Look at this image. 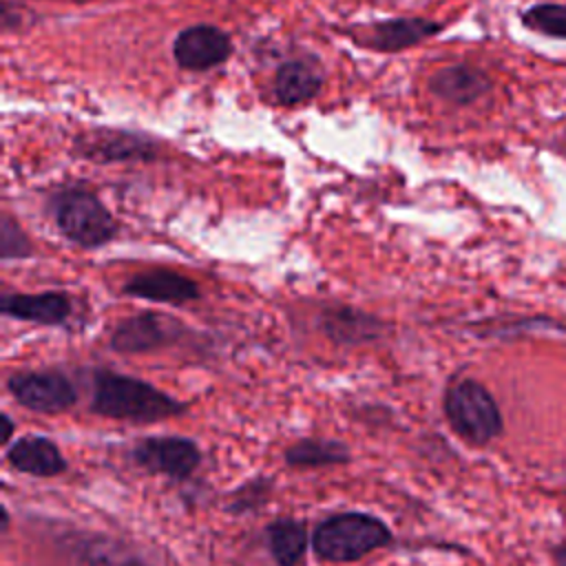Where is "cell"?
<instances>
[{
    "instance_id": "obj_1",
    "label": "cell",
    "mask_w": 566,
    "mask_h": 566,
    "mask_svg": "<svg viewBox=\"0 0 566 566\" xmlns=\"http://www.w3.org/2000/svg\"><path fill=\"white\" fill-rule=\"evenodd\" d=\"M186 409V402H179L142 378L111 369H97L93 374L91 411L97 416L130 422H157L181 416Z\"/></svg>"
},
{
    "instance_id": "obj_2",
    "label": "cell",
    "mask_w": 566,
    "mask_h": 566,
    "mask_svg": "<svg viewBox=\"0 0 566 566\" xmlns=\"http://www.w3.org/2000/svg\"><path fill=\"white\" fill-rule=\"evenodd\" d=\"M389 526L369 513L347 511L323 520L312 535L314 553L325 562H356L371 551L389 546Z\"/></svg>"
},
{
    "instance_id": "obj_3",
    "label": "cell",
    "mask_w": 566,
    "mask_h": 566,
    "mask_svg": "<svg viewBox=\"0 0 566 566\" xmlns=\"http://www.w3.org/2000/svg\"><path fill=\"white\" fill-rule=\"evenodd\" d=\"M51 214L57 230L80 248L106 245L119 232V223L99 197L86 188H64L51 197Z\"/></svg>"
},
{
    "instance_id": "obj_4",
    "label": "cell",
    "mask_w": 566,
    "mask_h": 566,
    "mask_svg": "<svg viewBox=\"0 0 566 566\" xmlns=\"http://www.w3.org/2000/svg\"><path fill=\"white\" fill-rule=\"evenodd\" d=\"M444 416L451 429L471 444H486L502 431V416L495 398L473 378H460L447 387Z\"/></svg>"
},
{
    "instance_id": "obj_5",
    "label": "cell",
    "mask_w": 566,
    "mask_h": 566,
    "mask_svg": "<svg viewBox=\"0 0 566 566\" xmlns=\"http://www.w3.org/2000/svg\"><path fill=\"white\" fill-rule=\"evenodd\" d=\"M7 389L18 405L46 416L64 413L77 402L73 380L57 369L13 374L7 380Z\"/></svg>"
},
{
    "instance_id": "obj_6",
    "label": "cell",
    "mask_w": 566,
    "mask_h": 566,
    "mask_svg": "<svg viewBox=\"0 0 566 566\" xmlns=\"http://www.w3.org/2000/svg\"><path fill=\"white\" fill-rule=\"evenodd\" d=\"M130 455L139 469L172 480H188L201 464V451L197 442L181 436L142 438L133 447Z\"/></svg>"
},
{
    "instance_id": "obj_7",
    "label": "cell",
    "mask_w": 566,
    "mask_h": 566,
    "mask_svg": "<svg viewBox=\"0 0 566 566\" xmlns=\"http://www.w3.org/2000/svg\"><path fill=\"white\" fill-rule=\"evenodd\" d=\"M186 325L168 314L142 312L122 321L111 334V349L117 354H144L159 347L175 345L184 334Z\"/></svg>"
},
{
    "instance_id": "obj_8",
    "label": "cell",
    "mask_w": 566,
    "mask_h": 566,
    "mask_svg": "<svg viewBox=\"0 0 566 566\" xmlns=\"http://www.w3.org/2000/svg\"><path fill=\"white\" fill-rule=\"evenodd\" d=\"M75 153L97 164L153 161L159 155V144L142 133L102 128L80 135L75 139Z\"/></svg>"
},
{
    "instance_id": "obj_9",
    "label": "cell",
    "mask_w": 566,
    "mask_h": 566,
    "mask_svg": "<svg viewBox=\"0 0 566 566\" xmlns=\"http://www.w3.org/2000/svg\"><path fill=\"white\" fill-rule=\"evenodd\" d=\"M232 53L230 35L214 24H192L172 40V57L186 71H208Z\"/></svg>"
},
{
    "instance_id": "obj_10",
    "label": "cell",
    "mask_w": 566,
    "mask_h": 566,
    "mask_svg": "<svg viewBox=\"0 0 566 566\" xmlns=\"http://www.w3.org/2000/svg\"><path fill=\"white\" fill-rule=\"evenodd\" d=\"M122 294L153 301V303H166V305H184L190 301H197L201 296L199 283L188 279L181 272L157 268L137 272L122 285Z\"/></svg>"
},
{
    "instance_id": "obj_11",
    "label": "cell",
    "mask_w": 566,
    "mask_h": 566,
    "mask_svg": "<svg viewBox=\"0 0 566 566\" xmlns=\"http://www.w3.org/2000/svg\"><path fill=\"white\" fill-rule=\"evenodd\" d=\"M0 312L15 321H27L35 325H64L71 316V298L64 292L46 290L40 294L4 292L0 296Z\"/></svg>"
},
{
    "instance_id": "obj_12",
    "label": "cell",
    "mask_w": 566,
    "mask_h": 566,
    "mask_svg": "<svg viewBox=\"0 0 566 566\" xmlns=\"http://www.w3.org/2000/svg\"><path fill=\"white\" fill-rule=\"evenodd\" d=\"M442 27H444L442 22H436L431 18H418V15L387 18L369 27V33L363 40V44L380 53H398L440 33Z\"/></svg>"
},
{
    "instance_id": "obj_13",
    "label": "cell",
    "mask_w": 566,
    "mask_h": 566,
    "mask_svg": "<svg viewBox=\"0 0 566 566\" xmlns=\"http://www.w3.org/2000/svg\"><path fill=\"white\" fill-rule=\"evenodd\" d=\"M493 82L486 75V71L473 66V64H451L444 69H438L431 77H429V91L449 102V104H458V106H467L478 102L480 97H484L491 91Z\"/></svg>"
},
{
    "instance_id": "obj_14",
    "label": "cell",
    "mask_w": 566,
    "mask_h": 566,
    "mask_svg": "<svg viewBox=\"0 0 566 566\" xmlns=\"http://www.w3.org/2000/svg\"><path fill=\"white\" fill-rule=\"evenodd\" d=\"M7 462L27 475L53 478L66 471V460L57 444L44 436H22L7 449Z\"/></svg>"
},
{
    "instance_id": "obj_15",
    "label": "cell",
    "mask_w": 566,
    "mask_h": 566,
    "mask_svg": "<svg viewBox=\"0 0 566 566\" xmlns=\"http://www.w3.org/2000/svg\"><path fill=\"white\" fill-rule=\"evenodd\" d=\"M321 329L338 345L369 343L382 336L385 323L358 307H327L321 314Z\"/></svg>"
},
{
    "instance_id": "obj_16",
    "label": "cell",
    "mask_w": 566,
    "mask_h": 566,
    "mask_svg": "<svg viewBox=\"0 0 566 566\" xmlns=\"http://www.w3.org/2000/svg\"><path fill=\"white\" fill-rule=\"evenodd\" d=\"M323 69L314 60L294 57L283 62L274 75V95L283 106H298L318 95Z\"/></svg>"
},
{
    "instance_id": "obj_17",
    "label": "cell",
    "mask_w": 566,
    "mask_h": 566,
    "mask_svg": "<svg viewBox=\"0 0 566 566\" xmlns=\"http://www.w3.org/2000/svg\"><path fill=\"white\" fill-rule=\"evenodd\" d=\"M86 562L88 566H168L157 551L111 537L86 542Z\"/></svg>"
},
{
    "instance_id": "obj_18",
    "label": "cell",
    "mask_w": 566,
    "mask_h": 566,
    "mask_svg": "<svg viewBox=\"0 0 566 566\" xmlns=\"http://www.w3.org/2000/svg\"><path fill=\"white\" fill-rule=\"evenodd\" d=\"M270 555L279 566H298L307 551V526L303 520L276 517L265 526Z\"/></svg>"
},
{
    "instance_id": "obj_19",
    "label": "cell",
    "mask_w": 566,
    "mask_h": 566,
    "mask_svg": "<svg viewBox=\"0 0 566 566\" xmlns=\"http://www.w3.org/2000/svg\"><path fill=\"white\" fill-rule=\"evenodd\" d=\"M352 460L349 447L340 440L329 438H303L285 449V462L290 467L312 469V467H336Z\"/></svg>"
},
{
    "instance_id": "obj_20",
    "label": "cell",
    "mask_w": 566,
    "mask_h": 566,
    "mask_svg": "<svg viewBox=\"0 0 566 566\" xmlns=\"http://www.w3.org/2000/svg\"><path fill=\"white\" fill-rule=\"evenodd\" d=\"M520 18L526 29L539 35L566 40V4L539 2L528 7Z\"/></svg>"
},
{
    "instance_id": "obj_21",
    "label": "cell",
    "mask_w": 566,
    "mask_h": 566,
    "mask_svg": "<svg viewBox=\"0 0 566 566\" xmlns=\"http://www.w3.org/2000/svg\"><path fill=\"white\" fill-rule=\"evenodd\" d=\"M33 254V243L22 230V226L4 212L0 219V256L4 261L11 259H29Z\"/></svg>"
},
{
    "instance_id": "obj_22",
    "label": "cell",
    "mask_w": 566,
    "mask_h": 566,
    "mask_svg": "<svg viewBox=\"0 0 566 566\" xmlns=\"http://www.w3.org/2000/svg\"><path fill=\"white\" fill-rule=\"evenodd\" d=\"M270 484H272V482L265 480V478H256V480L243 484L241 489L234 491L232 502H230L228 509H230L232 513H245V511L259 506L261 502H265V497H268V493H270Z\"/></svg>"
},
{
    "instance_id": "obj_23",
    "label": "cell",
    "mask_w": 566,
    "mask_h": 566,
    "mask_svg": "<svg viewBox=\"0 0 566 566\" xmlns=\"http://www.w3.org/2000/svg\"><path fill=\"white\" fill-rule=\"evenodd\" d=\"M0 420H2V431H0L2 433V444H7L11 440V433H13V420H11L9 413H2Z\"/></svg>"
},
{
    "instance_id": "obj_24",
    "label": "cell",
    "mask_w": 566,
    "mask_h": 566,
    "mask_svg": "<svg viewBox=\"0 0 566 566\" xmlns=\"http://www.w3.org/2000/svg\"><path fill=\"white\" fill-rule=\"evenodd\" d=\"M555 564L557 566H566V544L555 548Z\"/></svg>"
},
{
    "instance_id": "obj_25",
    "label": "cell",
    "mask_w": 566,
    "mask_h": 566,
    "mask_svg": "<svg viewBox=\"0 0 566 566\" xmlns=\"http://www.w3.org/2000/svg\"><path fill=\"white\" fill-rule=\"evenodd\" d=\"M9 528V513H7V509L2 506V531H7Z\"/></svg>"
}]
</instances>
